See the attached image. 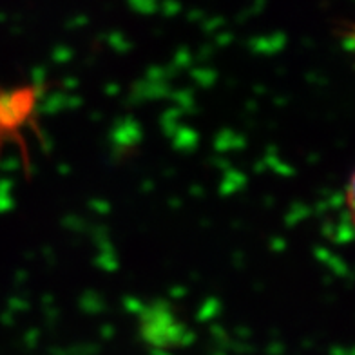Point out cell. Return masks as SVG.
Wrapping results in <instances>:
<instances>
[{
    "instance_id": "cell-1",
    "label": "cell",
    "mask_w": 355,
    "mask_h": 355,
    "mask_svg": "<svg viewBox=\"0 0 355 355\" xmlns=\"http://www.w3.org/2000/svg\"><path fill=\"white\" fill-rule=\"evenodd\" d=\"M37 105V87L15 89L11 93H0V138H17L20 127L33 118Z\"/></svg>"
}]
</instances>
